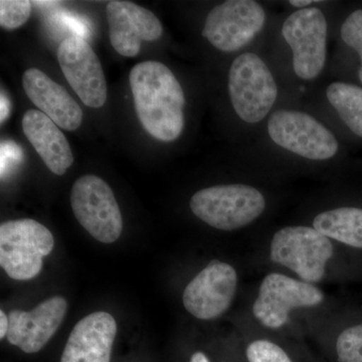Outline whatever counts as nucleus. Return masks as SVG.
I'll use <instances>...</instances> for the list:
<instances>
[{"label": "nucleus", "instance_id": "16", "mask_svg": "<svg viewBox=\"0 0 362 362\" xmlns=\"http://www.w3.org/2000/svg\"><path fill=\"white\" fill-rule=\"evenodd\" d=\"M23 87L40 111L59 127L75 131L83 122V111L63 86L57 84L39 69H28L23 76Z\"/></svg>", "mask_w": 362, "mask_h": 362}, {"label": "nucleus", "instance_id": "18", "mask_svg": "<svg viewBox=\"0 0 362 362\" xmlns=\"http://www.w3.org/2000/svg\"><path fill=\"white\" fill-rule=\"evenodd\" d=\"M313 226L328 239L362 249V209L345 206L324 211L314 218Z\"/></svg>", "mask_w": 362, "mask_h": 362}, {"label": "nucleus", "instance_id": "12", "mask_svg": "<svg viewBox=\"0 0 362 362\" xmlns=\"http://www.w3.org/2000/svg\"><path fill=\"white\" fill-rule=\"evenodd\" d=\"M61 70L81 101L90 108H101L107 101V83L101 62L83 37H66L59 45Z\"/></svg>", "mask_w": 362, "mask_h": 362}, {"label": "nucleus", "instance_id": "1", "mask_svg": "<svg viewBox=\"0 0 362 362\" xmlns=\"http://www.w3.org/2000/svg\"><path fill=\"white\" fill-rule=\"evenodd\" d=\"M136 113L144 129L160 141L177 139L185 126V93L173 71L156 61L143 62L130 71Z\"/></svg>", "mask_w": 362, "mask_h": 362}, {"label": "nucleus", "instance_id": "11", "mask_svg": "<svg viewBox=\"0 0 362 362\" xmlns=\"http://www.w3.org/2000/svg\"><path fill=\"white\" fill-rule=\"evenodd\" d=\"M238 274L230 264L214 259L187 286L182 295L185 309L195 318H218L233 303Z\"/></svg>", "mask_w": 362, "mask_h": 362}, {"label": "nucleus", "instance_id": "7", "mask_svg": "<svg viewBox=\"0 0 362 362\" xmlns=\"http://www.w3.org/2000/svg\"><path fill=\"white\" fill-rule=\"evenodd\" d=\"M268 131L276 144L304 158L327 160L337 153L334 135L303 112L276 111L269 119Z\"/></svg>", "mask_w": 362, "mask_h": 362}, {"label": "nucleus", "instance_id": "2", "mask_svg": "<svg viewBox=\"0 0 362 362\" xmlns=\"http://www.w3.org/2000/svg\"><path fill=\"white\" fill-rule=\"evenodd\" d=\"M190 209L207 225L221 230L244 228L265 211L264 195L246 185H223L204 188L192 195Z\"/></svg>", "mask_w": 362, "mask_h": 362}, {"label": "nucleus", "instance_id": "8", "mask_svg": "<svg viewBox=\"0 0 362 362\" xmlns=\"http://www.w3.org/2000/svg\"><path fill=\"white\" fill-rule=\"evenodd\" d=\"M323 300L324 293L310 283L271 273L259 286L252 314L266 327L279 329L289 321L293 309L318 306Z\"/></svg>", "mask_w": 362, "mask_h": 362}, {"label": "nucleus", "instance_id": "9", "mask_svg": "<svg viewBox=\"0 0 362 362\" xmlns=\"http://www.w3.org/2000/svg\"><path fill=\"white\" fill-rule=\"evenodd\" d=\"M282 35L293 52V66L298 77L313 80L326 61L327 21L316 7L300 9L285 21Z\"/></svg>", "mask_w": 362, "mask_h": 362}, {"label": "nucleus", "instance_id": "13", "mask_svg": "<svg viewBox=\"0 0 362 362\" xmlns=\"http://www.w3.org/2000/svg\"><path fill=\"white\" fill-rule=\"evenodd\" d=\"M107 18L111 45L119 54L127 58H134L139 54L143 40H158L163 30L156 14L134 2H109Z\"/></svg>", "mask_w": 362, "mask_h": 362}, {"label": "nucleus", "instance_id": "6", "mask_svg": "<svg viewBox=\"0 0 362 362\" xmlns=\"http://www.w3.org/2000/svg\"><path fill=\"white\" fill-rule=\"evenodd\" d=\"M71 206L78 223L99 242L111 244L122 233V214L113 190L98 176L88 175L76 180Z\"/></svg>", "mask_w": 362, "mask_h": 362}, {"label": "nucleus", "instance_id": "3", "mask_svg": "<svg viewBox=\"0 0 362 362\" xmlns=\"http://www.w3.org/2000/svg\"><path fill=\"white\" fill-rule=\"evenodd\" d=\"M54 246L52 233L39 221L23 218L0 226V265L13 280L37 277Z\"/></svg>", "mask_w": 362, "mask_h": 362}, {"label": "nucleus", "instance_id": "10", "mask_svg": "<svg viewBox=\"0 0 362 362\" xmlns=\"http://www.w3.org/2000/svg\"><path fill=\"white\" fill-rule=\"evenodd\" d=\"M265 21V11L258 2L228 0L211 9L202 35L221 52H235L261 32Z\"/></svg>", "mask_w": 362, "mask_h": 362}, {"label": "nucleus", "instance_id": "21", "mask_svg": "<svg viewBox=\"0 0 362 362\" xmlns=\"http://www.w3.org/2000/svg\"><path fill=\"white\" fill-rule=\"evenodd\" d=\"M30 11H32L30 1L1 0L0 1V25L4 30H16L28 21Z\"/></svg>", "mask_w": 362, "mask_h": 362}, {"label": "nucleus", "instance_id": "28", "mask_svg": "<svg viewBox=\"0 0 362 362\" xmlns=\"http://www.w3.org/2000/svg\"><path fill=\"white\" fill-rule=\"evenodd\" d=\"M189 362H211L209 359L207 358L206 354H202V352H195L194 356L190 358Z\"/></svg>", "mask_w": 362, "mask_h": 362}, {"label": "nucleus", "instance_id": "17", "mask_svg": "<svg viewBox=\"0 0 362 362\" xmlns=\"http://www.w3.org/2000/svg\"><path fill=\"white\" fill-rule=\"evenodd\" d=\"M23 130L47 168L54 175H65L74 156L59 126L42 111L30 110L23 115Z\"/></svg>", "mask_w": 362, "mask_h": 362}, {"label": "nucleus", "instance_id": "23", "mask_svg": "<svg viewBox=\"0 0 362 362\" xmlns=\"http://www.w3.org/2000/svg\"><path fill=\"white\" fill-rule=\"evenodd\" d=\"M341 37L345 44L358 52L362 62V11H354L345 20L341 26ZM359 78L362 83V66Z\"/></svg>", "mask_w": 362, "mask_h": 362}, {"label": "nucleus", "instance_id": "14", "mask_svg": "<svg viewBox=\"0 0 362 362\" xmlns=\"http://www.w3.org/2000/svg\"><path fill=\"white\" fill-rule=\"evenodd\" d=\"M66 309L65 298L56 296L45 300L33 311H11L7 340L25 354L39 352L59 329Z\"/></svg>", "mask_w": 362, "mask_h": 362}, {"label": "nucleus", "instance_id": "24", "mask_svg": "<svg viewBox=\"0 0 362 362\" xmlns=\"http://www.w3.org/2000/svg\"><path fill=\"white\" fill-rule=\"evenodd\" d=\"M21 151L14 143H1V176L4 177V173L7 169L13 166V162L21 160Z\"/></svg>", "mask_w": 362, "mask_h": 362}, {"label": "nucleus", "instance_id": "15", "mask_svg": "<svg viewBox=\"0 0 362 362\" xmlns=\"http://www.w3.org/2000/svg\"><path fill=\"white\" fill-rule=\"evenodd\" d=\"M117 324L108 312L86 316L74 327L61 362H110Z\"/></svg>", "mask_w": 362, "mask_h": 362}, {"label": "nucleus", "instance_id": "20", "mask_svg": "<svg viewBox=\"0 0 362 362\" xmlns=\"http://www.w3.org/2000/svg\"><path fill=\"white\" fill-rule=\"evenodd\" d=\"M337 352L339 362H362V323L340 333Z\"/></svg>", "mask_w": 362, "mask_h": 362}, {"label": "nucleus", "instance_id": "19", "mask_svg": "<svg viewBox=\"0 0 362 362\" xmlns=\"http://www.w3.org/2000/svg\"><path fill=\"white\" fill-rule=\"evenodd\" d=\"M328 100L343 122L362 137V89L345 83H333L326 90Z\"/></svg>", "mask_w": 362, "mask_h": 362}, {"label": "nucleus", "instance_id": "5", "mask_svg": "<svg viewBox=\"0 0 362 362\" xmlns=\"http://www.w3.org/2000/svg\"><path fill=\"white\" fill-rule=\"evenodd\" d=\"M228 93L237 115L245 122L258 123L275 104L278 88L265 62L246 52L230 66Z\"/></svg>", "mask_w": 362, "mask_h": 362}, {"label": "nucleus", "instance_id": "22", "mask_svg": "<svg viewBox=\"0 0 362 362\" xmlns=\"http://www.w3.org/2000/svg\"><path fill=\"white\" fill-rule=\"evenodd\" d=\"M249 362H293L282 347L270 340H255L247 346Z\"/></svg>", "mask_w": 362, "mask_h": 362}, {"label": "nucleus", "instance_id": "25", "mask_svg": "<svg viewBox=\"0 0 362 362\" xmlns=\"http://www.w3.org/2000/svg\"><path fill=\"white\" fill-rule=\"evenodd\" d=\"M0 105H1V109H0V121H1L2 124L8 118L11 109V101H9L8 97H7L4 92H1V101H0Z\"/></svg>", "mask_w": 362, "mask_h": 362}, {"label": "nucleus", "instance_id": "27", "mask_svg": "<svg viewBox=\"0 0 362 362\" xmlns=\"http://www.w3.org/2000/svg\"><path fill=\"white\" fill-rule=\"evenodd\" d=\"M320 0H292L290 4L296 7H304L310 6V4H318Z\"/></svg>", "mask_w": 362, "mask_h": 362}, {"label": "nucleus", "instance_id": "26", "mask_svg": "<svg viewBox=\"0 0 362 362\" xmlns=\"http://www.w3.org/2000/svg\"><path fill=\"white\" fill-rule=\"evenodd\" d=\"M9 328V319L8 316L4 313V311H0V338L4 339L6 337L7 332Z\"/></svg>", "mask_w": 362, "mask_h": 362}, {"label": "nucleus", "instance_id": "4", "mask_svg": "<svg viewBox=\"0 0 362 362\" xmlns=\"http://www.w3.org/2000/svg\"><path fill=\"white\" fill-rule=\"evenodd\" d=\"M332 256L331 240L309 226H286L272 239V261L290 269L302 281L310 284L322 280Z\"/></svg>", "mask_w": 362, "mask_h": 362}]
</instances>
